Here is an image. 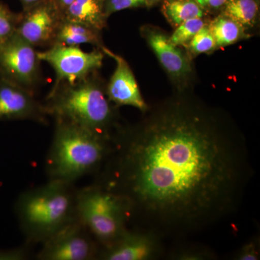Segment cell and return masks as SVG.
<instances>
[{"instance_id": "cell-1", "label": "cell", "mask_w": 260, "mask_h": 260, "mask_svg": "<svg viewBox=\"0 0 260 260\" xmlns=\"http://www.w3.org/2000/svg\"><path fill=\"white\" fill-rule=\"evenodd\" d=\"M95 182L162 239L203 232L240 207L254 169L245 136L220 108L175 92L113 136Z\"/></svg>"}, {"instance_id": "cell-2", "label": "cell", "mask_w": 260, "mask_h": 260, "mask_svg": "<svg viewBox=\"0 0 260 260\" xmlns=\"http://www.w3.org/2000/svg\"><path fill=\"white\" fill-rule=\"evenodd\" d=\"M44 104L56 121L81 126L113 138L121 126L117 107L108 99L97 72L73 84L54 85Z\"/></svg>"}, {"instance_id": "cell-3", "label": "cell", "mask_w": 260, "mask_h": 260, "mask_svg": "<svg viewBox=\"0 0 260 260\" xmlns=\"http://www.w3.org/2000/svg\"><path fill=\"white\" fill-rule=\"evenodd\" d=\"M112 138L64 121H56L46 168L49 179L73 183L99 172L112 148Z\"/></svg>"}, {"instance_id": "cell-4", "label": "cell", "mask_w": 260, "mask_h": 260, "mask_svg": "<svg viewBox=\"0 0 260 260\" xmlns=\"http://www.w3.org/2000/svg\"><path fill=\"white\" fill-rule=\"evenodd\" d=\"M73 184L49 179L19 197L15 210L29 243H44L78 218Z\"/></svg>"}, {"instance_id": "cell-5", "label": "cell", "mask_w": 260, "mask_h": 260, "mask_svg": "<svg viewBox=\"0 0 260 260\" xmlns=\"http://www.w3.org/2000/svg\"><path fill=\"white\" fill-rule=\"evenodd\" d=\"M77 215L101 249L108 247L127 230L129 207L119 195L95 182L77 190Z\"/></svg>"}, {"instance_id": "cell-6", "label": "cell", "mask_w": 260, "mask_h": 260, "mask_svg": "<svg viewBox=\"0 0 260 260\" xmlns=\"http://www.w3.org/2000/svg\"><path fill=\"white\" fill-rule=\"evenodd\" d=\"M140 34L158 58L176 92L191 91L194 70L185 49L174 45L167 32L153 25H143Z\"/></svg>"}, {"instance_id": "cell-7", "label": "cell", "mask_w": 260, "mask_h": 260, "mask_svg": "<svg viewBox=\"0 0 260 260\" xmlns=\"http://www.w3.org/2000/svg\"><path fill=\"white\" fill-rule=\"evenodd\" d=\"M40 61L51 65L56 73L54 85L73 84L98 72L102 67L104 53L99 48L90 52L79 46L54 44L46 51H38Z\"/></svg>"}, {"instance_id": "cell-8", "label": "cell", "mask_w": 260, "mask_h": 260, "mask_svg": "<svg viewBox=\"0 0 260 260\" xmlns=\"http://www.w3.org/2000/svg\"><path fill=\"white\" fill-rule=\"evenodd\" d=\"M40 62L36 47L16 32L0 43V77L32 93L40 79Z\"/></svg>"}, {"instance_id": "cell-9", "label": "cell", "mask_w": 260, "mask_h": 260, "mask_svg": "<svg viewBox=\"0 0 260 260\" xmlns=\"http://www.w3.org/2000/svg\"><path fill=\"white\" fill-rule=\"evenodd\" d=\"M42 244L38 259H98L101 251L99 243L78 218Z\"/></svg>"}, {"instance_id": "cell-10", "label": "cell", "mask_w": 260, "mask_h": 260, "mask_svg": "<svg viewBox=\"0 0 260 260\" xmlns=\"http://www.w3.org/2000/svg\"><path fill=\"white\" fill-rule=\"evenodd\" d=\"M164 239L155 232L133 228L108 247L101 249L98 259L155 260L165 255Z\"/></svg>"}, {"instance_id": "cell-11", "label": "cell", "mask_w": 260, "mask_h": 260, "mask_svg": "<svg viewBox=\"0 0 260 260\" xmlns=\"http://www.w3.org/2000/svg\"><path fill=\"white\" fill-rule=\"evenodd\" d=\"M62 16L53 0L23 10L17 26L16 34L34 47L54 44Z\"/></svg>"}, {"instance_id": "cell-12", "label": "cell", "mask_w": 260, "mask_h": 260, "mask_svg": "<svg viewBox=\"0 0 260 260\" xmlns=\"http://www.w3.org/2000/svg\"><path fill=\"white\" fill-rule=\"evenodd\" d=\"M48 114L34 93L0 77V120H32L46 124Z\"/></svg>"}, {"instance_id": "cell-13", "label": "cell", "mask_w": 260, "mask_h": 260, "mask_svg": "<svg viewBox=\"0 0 260 260\" xmlns=\"http://www.w3.org/2000/svg\"><path fill=\"white\" fill-rule=\"evenodd\" d=\"M104 54L111 56L116 63V69L106 85L108 99L116 107L130 106L145 112L149 106L140 93L135 75L127 61L105 47L102 49Z\"/></svg>"}, {"instance_id": "cell-14", "label": "cell", "mask_w": 260, "mask_h": 260, "mask_svg": "<svg viewBox=\"0 0 260 260\" xmlns=\"http://www.w3.org/2000/svg\"><path fill=\"white\" fill-rule=\"evenodd\" d=\"M54 44L66 46L88 44L101 49L104 47L102 31L85 24L64 19L59 24L53 44Z\"/></svg>"}, {"instance_id": "cell-15", "label": "cell", "mask_w": 260, "mask_h": 260, "mask_svg": "<svg viewBox=\"0 0 260 260\" xmlns=\"http://www.w3.org/2000/svg\"><path fill=\"white\" fill-rule=\"evenodd\" d=\"M105 0H75L61 15L62 19L79 22L102 31L107 26Z\"/></svg>"}, {"instance_id": "cell-16", "label": "cell", "mask_w": 260, "mask_h": 260, "mask_svg": "<svg viewBox=\"0 0 260 260\" xmlns=\"http://www.w3.org/2000/svg\"><path fill=\"white\" fill-rule=\"evenodd\" d=\"M208 28L215 39L217 49L237 44L251 37L242 25L220 13L210 18Z\"/></svg>"}, {"instance_id": "cell-17", "label": "cell", "mask_w": 260, "mask_h": 260, "mask_svg": "<svg viewBox=\"0 0 260 260\" xmlns=\"http://www.w3.org/2000/svg\"><path fill=\"white\" fill-rule=\"evenodd\" d=\"M259 13L260 0H228L220 14L232 18L249 34L259 24Z\"/></svg>"}, {"instance_id": "cell-18", "label": "cell", "mask_w": 260, "mask_h": 260, "mask_svg": "<svg viewBox=\"0 0 260 260\" xmlns=\"http://www.w3.org/2000/svg\"><path fill=\"white\" fill-rule=\"evenodd\" d=\"M161 13L174 28L189 19L210 17L195 0H162Z\"/></svg>"}, {"instance_id": "cell-19", "label": "cell", "mask_w": 260, "mask_h": 260, "mask_svg": "<svg viewBox=\"0 0 260 260\" xmlns=\"http://www.w3.org/2000/svg\"><path fill=\"white\" fill-rule=\"evenodd\" d=\"M167 257L174 260H213L217 254L208 246L198 244H184L175 246L169 251Z\"/></svg>"}, {"instance_id": "cell-20", "label": "cell", "mask_w": 260, "mask_h": 260, "mask_svg": "<svg viewBox=\"0 0 260 260\" xmlns=\"http://www.w3.org/2000/svg\"><path fill=\"white\" fill-rule=\"evenodd\" d=\"M210 18V17H203L186 20L175 28L172 36H169V40L177 47H185L195 34L208 25Z\"/></svg>"}, {"instance_id": "cell-21", "label": "cell", "mask_w": 260, "mask_h": 260, "mask_svg": "<svg viewBox=\"0 0 260 260\" xmlns=\"http://www.w3.org/2000/svg\"><path fill=\"white\" fill-rule=\"evenodd\" d=\"M184 49L191 59L200 54H211L217 50L215 39L208 28V24L195 34Z\"/></svg>"}, {"instance_id": "cell-22", "label": "cell", "mask_w": 260, "mask_h": 260, "mask_svg": "<svg viewBox=\"0 0 260 260\" xmlns=\"http://www.w3.org/2000/svg\"><path fill=\"white\" fill-rule=\"evenodd\" d=\"M20 19V13H15L0 2V43L14 35Z\"/></svg>"}, {"instance_id": "cell-23", "label": "cell", "mask_w": 260, "mask_h": 260, "mask_svg": "<svg viewBox=\"0 0 260 260\" xmlns=\"http://www.w3.org/2000/svg\"><path fill=\"white\" fill-rule=\"evenodd\" d=\"M260 259V239L257 236L253 237L246 242L234 254L233 259L259 260Z\"/></svg>"}, {"instance_id": "cell-24", "label": "cell", "mask_w": 260, "mask_h": 260, "mask_svg": "<svg viewBox=\"0 0 260 260\" xmlns=\"http://www.w3.org/2000/svg\"><path fill=\"white\" fill-rule=\"evenodd\" d=\"M147 8L145 0H105V13L109 18L116 12L132 8Z\"/></svg>"}, {"instance_id": "cell-25", "label": "cell", "mask_w": 260, "mask_h": 260, "mask_svg": "<svg viewBox=\"0 0 260 260\" xmlns=\"http://www.w3.org/2000/svg\"><path fill=\"white\" fill-rule=\"evenodd\" d=\"M208 15L214 16L220 13L228 0H195Z\"/></svg>"}, {"instance_id": "cell-26", "label": "cell", "mask_w": 260, "mask_h": 260, "mask_svg": "<svg viewBox=\"0 0 260 260\" xmlns=\"http://www.w3.org/2000/svg\"><path fill=\"white\" fill-rule=\"evenodd\" d=\"M28 257V251L23 248L0 251V259L24 260Z\"/></svg>"}, {"instance_id": "cell-27", "label": "cell", "mask_w": 260, "mask_h": 260, "mask_svg": "<svg viewBox=\"0 0 260 260\" xmlns=\"http://www.w3.org/2000/svg\"><path fill=\"white\" fill-rule=\"evenodd\" d=\"M53 1L61 14L62 15L65 10H68V8L75 3V0H53Z\"/></svg>"}, {"instance_id": "cell-28", "label": "cell", "mask_w": 260, "mask_h": 260, "mask_svg": "<svg viewBox=\"0 0 260 260\" xmlns=\"http://www.w3.org/2000/svg\"><path fill=\"white\" fill-rule=\"evenodd\" d=\"M23 6V10H27L41 4V3L47 2L48 0H20Z\"/></svg>"}, {"instance_id": "cell-29", "label": "cell", "mask_w": 260, "mask_h": 260, "mask_svg": "<svg viewBox=\"0 0 260 260\" xmlns=\"http://www.w3.org/2000/svg\"><path fill=\"white\" fill-rule=\"evenodd\" d=\"M146 1L147 8H153L162 2V0H145Z\"/></svg>"}]
</instances>
